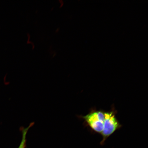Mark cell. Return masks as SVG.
Instances as JSON below:
<instances>
[{
	"label": "cell",
	"instance_id": "cell-2",
	"mask_svg": "<svg viewBox=\"0 0 148 148\" xmlns=\"http://www.w3.org/2000/svg\"><path fill=\"white\" fill-rule=\"evenodd\" d=\"M79 117L84 120L85 123L94 132L101 134L104 123V111L92 109L86 115L79 116Z\"/></svg>",
	"mask_w": 148,
	"mask_h": 148
},
{
	"label": "cell",
	"instance_id": "cell-1",
	"mask_svg": "<svg viewBox=\"0 0 148 148\" xmlns=\"http://www.w3.org/2000/svg\"><path fill=\"white\" fill-rule=\"evenodd\" d=\"M116 112L114 107H112L108 112H105L104 125L103 131L101 134L103 137L100 142L101 145H104L107 138L122 127L121 125L116 117Z\"/></svg>",
	"mask_w": 148,
	"mask_h": 148
},
{
	"label": "cell",
	"instance_id": "cell-3",
	"mask_svg": "<svg viewBox=\"0 0 148 148\" xmlns=\"http://www.w3.org/2000/svg\"><path fill=\"white\" fill-rule=\"evenodd\" d=\"M34 125V122H32L29 124V126L27 127H20V131L22 134V138L21 143L18 148H25L26 147L27 142L26 136L28 131Z\"/></svg>",
	"mask_w": 148,
	"mask_h": 148
}]
</instances>
